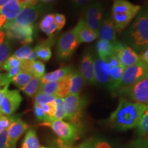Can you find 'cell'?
Instances as JSON below:
<instances>
[{"instance_id": "ac0fdd59", "label": "cell", "mask_w": 148, "mask_h": 148, "mask_svg": "<svg viewBox=\"0 0 148 148\" xmlns=\"http://www.w3.org/2000/svg\"><path fill=\"white\" fill-rule=\"evenodd\" d=\"M73 29L75 30L77 40L79 45L80 43L90 42L98 38L97 33L89 28L85 24L84 20L82 18H79L77 25L74 27Z\"/></svg>"}, {"instance_id": "30bf717a", "label": "cell", "mask_w": 148, "mask_h": 148, "mask_svg": "<svg viewBox=\"0 0 148 148\" xmlns=\"http://www.w3.org/2000/svg\"><path fill=\"white\" fill-rule=\"evenodd\" d=\"M5 36L9 39L18 40L23 45H26L33 41L34 33V25H14V26L3 27Z\"/></svg>"}, {"instance_id": "b9f144b4", "label": "cell", "mask_w": 148, "mask_h": 148, "mask_svg": "<svg viewBox=\"0 0 148 148\" xmlns=\"http://www.w3.org/2000/svg\"><path fill=\"white\" fill-rule=\"evenodd\" d=\"M7 140H8V130H3L0 132V148H9Z\"/></svg>"}, {"instance_id": "9f6ffc18", "label": "cell", "mask_w": 148, "mask_h": 148, "mask_svg": "<svg viewBox=\"0 0 148 148\" xmlns=\"http://www.w3.org/2000/svg\"><path fill=\"white\" fill-rule=\"evenodd\" d=\"M5 92H0V105H1V100H2L3 97V95H4Z\"/></svg>"}, {"instance_id": "836d02e7", "label": "cell", "mask_w": 148, "mask_h": 148, "mask_svg": "<svg viewBox=\"0 0 148 148\" xmlns=\"http://www.w3.org/2000/svg\"><path fill=\"white\" fill-rule=\"evenodd\" d=\"M55 99V96L48 95L45 92H38L34 96V104L42 105L45 103L53 102Z\"/></svg>"}, {"instance_id": "8992f818", "label": "cell", "mask_w": 148, "mask_h": 148, "mask_svg": "<svg viewBox=\"0 0 148 148\" xmlns=\"http://www.w3.org/2000/svg\"><path fill=\"white\" fill-rule=\"evenodd\" d=\"M64 103L65 119L69 123L80 125L82 110L86 104L84 98L79 95H69L64 98Z\"/></svg>"}, {"instance_id": "ab89813d", "label": "cell", "mask_w": 148, "mask_h": 148, "mask_svg": "<svg viewBox=\"0 0 148 148\" xmlns=\"http://www.w3.org/2000/svg\"><path fill=\"white\" fill-rule=\"evenodd\" d=\"M54 23L56 25L57 30H60L63 28L66 23V18L64 14H54Z\"/></svg>"}, {"instance_id": "f546056e", "label": "cell", "mask_w": 148, "mask_h": 148, "mask_svg": "<svg viewBox=\"0 0 148 148\" xmlns=\"http://www.w3.org/2000/svg\"><path fill=\"white\" fill-rule=\"evenodd\" d=\"M30 70L34 75L42 78L45 73V66L43 62L40 60H29Z\"/></svg>"}, {"instance_id": "d6986e66", "label": "cell", "mask_w": 148, "mask_h": 148, "mask_svg": "<svg viewBox=\"0 0 148 148\" xmlns=\"http://www.w3.org/2000/svg\"><path fill=\"white\" fill-rule=\"evenodd\" d=\"M78 71L86 84H95L93 71V58L90 53H86L82 57Z\"/></svg>"}, {"instance_id": "7a4b0ae2", "label": "cell", "mask_w": 148, "mask_h": 148, "mask_svg": "<svg viewBox=\"0 0 148 148\" xmlns=\"http://www.w3.org/2000/svg\"><path fill=\"white\" fill-rule=\"evenodd\" d=\"M126 42L134 50L142 52L148 48V16L145 10H140L127 29Z\"/></svg>"}, {"instance_id": "7dc6e473", "label": "cell", "mask_w": 148, "mask_h": 148, "mask_svg": "<svg viewBox=\"0 0 148 148\" xmlns=\"http://www.w3.org/2000/svg\"><path fill=\"white\" fill-rule=\"evenodd\" d=\"M140 60L143 62L144 63L148 64V48L140 52L139 55Z\"/></svg>"}, {"instance_id": "c3c4849f", "label": "cell", "mask_w": 148, "mask_h": 148, "mask_svg": "<svg viewBox=\"0 0 148 148\" xmlns=\"http://www.w3.org/2000/svg\"><path fill=\"white\" fill-rule=\"evenodd\" d=\"M95 148H111V146L108 142L99 140L95 144Z\"/></svg>"}, {"instance_id": "ee69618b", "label": "cell", "mask_w": 148, "mask_h": 148, "mask_svg": "<svg viewBox=\"0 0 148 148\" xmlns=\"http://www.w3.org/2000/svg\"><path fill=\"white\" fill-rule=\"evenodd\" d=\"M105 61H106L107 63L109 64V66H110V67H115V66L121 65L114 53L110 55Z\"/></svg>"}, {"instance_id": "ffe728a7", "label": "cell", "mask_w": 148, "mask_h": 148, "mask_svg": "<svg viewBox=\"0 0 148 148\" xmlns=\"http://www.w3.org/2000/svg\"><path fill=\"white\" fill-rule=\"evenodd\" d=\"M114 43L100 39L98 40L95 45L98 57L105 61L110 55L114 53Z\"/></svg>"}, {"instance_id": "94428289", "label": "cell", "mask_w": 148, "mask_h": 148, "mask_svg": "<svg viewBox=\"0 0 148 148\" xmlns=\"http://www.w3.org/2000/svg\"><path fill=\"white\" fill-rule=\"evenodd\" d=\"M40 148H49V147H40Z\"/></svg>"}, {"instance_id": "3957f363", "label": "cell", "mask_w": 148, "mask_h": 148, "mask_svg": "<svg viewBox=\"0 0 148 148\" xmlns=\"http://www.w3.org/2000/svg\"><path fill=\"white\" fill-rule=\"evenodd\" d=\"M141 7L127 0H113L111 8V18L116 32L120 34L137 16Z\"/></svg>"}, {"instance_id": "7402d4cb", "label": "cell", "mask_w": 148, "mask_h": 148, "mask_svg": "<svg viewBox=\"0 0 148 148\" xmlns=\"http://www.w3.org/2000/svg\"><path fill=\"white\" fill-rule=\"evenodd\" d=\"M54 40L50 38L48 40L40 42L34 48L36 49L37 58L42 61H48L51 57V51L50 47L53 45Z\"/></svg>"}, {"instance_id": "7c38bea8", "label": "cell", "mask_w": 148, "mask_h": 148, "mask_svg": "<svg viewBox=\"0 0 148 148\" xmlns=\"http://www.w3.org/2000/svg\"><path fill=\"white\" fill-rule=\"evenodd\" d=\"M110 66L106 61L99 57L93 59V71L95 84L110 90L111 79L110 76Z\"/></svg>"}, {"instance_id": "816d5d0a", "label": "cell", "mask_w": 148, "mask_h": 148, "mask_svg": "<svg viewBox=\"0 0 148 148\" xmlns=\"http://www.w3.org/2000/svg\"><path fill=\"white\" fill-rule=\"evenodd\" d=\"M92 143H93V141H92L91 139L88 140H86V141L84 142L83 143L80 144V145H79L78 146H77V147L75 148H89L90 145H91Z\"/></svg>"}, {"instance_id": "4fadbf2b", "label": "cell", "mask_w": 148, "mask_h": 148, "mask_svg": "<svg viewBox=\"0 0 148 148\" xmlns=\"http://www.w3.org/2000/svg\"><path fill=\"white\" fill-rule=\"evenodd\" d=\"M114 54L120 64L124 68L132 66L140 61L139 55L134 49L118 41L114 43Z\"/></svg>"}, {"instance_id": "e0dca14e", "label": "cell", "mask_w": 148, "mask_h": 148, "mask_svg": "<svg viewBox=\"0 0 148 148\" xmlns=\"http://www.w3.org/2000/svg\"><path fill=\"white\" fill-rule=\"evenodd\" d=\"M116 29L110 15H107L103 18L101 26L98 31V38L100 40H106L114 43L116 40Z\"/></svg>"}, {"instance_id": "e575fe53", "label": "cell", "mask_w": 148, "mask_h": 148, "mask_svg": "<svg viewBox=\"0 0 148 148\" xmlns=\"http://www.w3.org/2000/svg\"><path fill=\"white\" fill-rule=\"evenodd\" d=\"M40 106H41L42 110H43L44 113L45 114L46 117H47V121H50V120L54 119L56 113V103L54 101L53 102L40 105Z\"/></svg>"}, {"instance_id": "6125c7cd", "label": "cell", "mask_w": 148, "mask_h": 148, "mask_svg": "<svg viewBox=\"0 0 148 148\" xmlns=\"http://www.w3.org/2000/svg\"><path fill=\"white\" fill-rule=\"evenodd\" d=\"M1 74H0V78H1Z\"/></svg>"}, {"instance_id": "60d3db41", "label": "cell", "mask_w": 148, "mask_h": 148, "mask_svg": "<svg viewBox=\"0 0 148 148\" xmlns=\"http://www.w3.org/2000/svg\"><path fill=\"white\" fill-rule=\"evenodd\" d=\"M34 112L36 119L40 121H47V117H46L45 114L44 113L43 110L40 105L34 104Z\"/></svg>"}, {"instance_id": "83f0119b", "label": "cell", "mask_w": 148, "mask_h": 148, "mask_svg": "<svg viewBox=\"0 0 148 148\" xmlns=\"http://www.w3.org/2000/svg\"><path fill=\"white\" fill-rule=\"evenodd\" d=\"M71 73L68 74L67 75H66V76L62 77V79H60V80H58V90H57L56 97L64 98L66 96L69 95L70 79H71Z\"/></svg>"}, {"instance_id": "db71d44e", "label": "cell", "mask_w": 148, "mask_h": 148, "mask_svg": "<svg viewBox=\"0 0 148 148\" xmlns=\"http://www.w3.org/2000/svg\"><path fill=\"white\" fill-rule=\"evenodd\" d=\"M5 38V33L4 32V30L3 29H0V45H1L3 40Z\"/></svg>"}, {"instance_id": "bcb514c9", "label": "cell", "mask_w": 148, "mask_h": 148, "mask_svg": "<svg viewBox=\"0 0 148 148\" xmlns=\"http://www.w3.org/2000/svg\"><path fill=\"white\" fill-rule=\"evenodd\" d=\"M18 72H19V65L14 66V67L12 68L10 71H8V73L6 74V75L9 79H12V78L15 76V75L18 73Z\"/></svg>"}, {"instance_id": "5b68a950", "label": "cell", "mask_w": 148, "mask_h": 148, "mask_svg": "<svg viewBox=\"0 0 148 148\" xmlns=\"http://www.w3.org/2000/svg\"><path fill=\"white\" fill-rule=\"evenodd\" d=\"M148 76V64L139 61L137 63L125 68L119 88L115 94L130 87L140 79Z\"/></svg>"}, {"instance_id": "5bb4252c", "label": "cell", "mask_w": 148, "mask_h": 148, "mask_svg": "<svg viewBox=\"0 0 148 148\" xmlns=\"http://www.w3.org/2000/svg\"><path fill=\"white\" fill-rule=\"evenodd\" d=\"M21 101L22 97L18 90H6L0 105V113L10 116L17 110Z\"/></svg>"}, {"instance_id": "f5cc1de1", "label": "cell", "mask_w": 148, "mask_h": 148, "mask_svg": "<svg viewBox=\"0 0 148 148\" xmlns=\"http://www.w3.org/2000/svg\"><path fill=\"white\" fill-rule=\"evenodd\" d=\"M44 18H45L46 20H47L50 23H53V22H54V14H47V15L44 16Z\"/></svg>"}, {"instance_id": "d4e9b609", "label": "cell", "mask_w": 148, "mask_h": 148, "mask_svg": "<svg viewBox=\"0 0 148 148\" xmlns=\"http://www.w3.org/2000/svg\"><path fill=\"white\" fill-rule=\"evenodd\" d=\"M41 85V78L34 75L31 79V80L21 90L29 97H34L36 94L40 91Z\"/></svg>"}, {"instance_id": "8fae6325", "label": "cell", "mask_w": 148, "mask_h": 148, "mask_svg": "<svg viewBox=\"0 0 148 148\" xmlns=\"http://www.w3.org/2000/svg\"><path fill=\"white\" fill-rule=\"evenodd\" d=\"M41 10V5H24L18 16L10 23H7L3 27L14 26V25H32L38 18Z\"/></svg>"}, {"instance_id": "484cf974", "label": "cell", "mask_w": 148, "mask_h": 148, "mask_svg": "<svg viewBox=\"0 0 148 148\" xmlns=\"http://www.w3.org/2000/svg\"><path fill=\"white\" fill-rule=\"evenodd\" d=\"M36 132L34 129H30L27 131L24 137L21 148H40Z\"/></svg>"}, {"instance_id": "1f68e13d", "label": "cell", "mask_w": 148, "mask_h": 148, "mask_svg": "<svg viewBox=\"0 0 148 148\" xmlns=\"http://www.w3.org/2000/svg\"><path fill=\"white\" fill-rule=\"evenodd\" d=\"M136 131L140 136L148 135V108L145 111L136 126Z\"/></svg>"}, {"instance_id": "681fc988", "label": "cell", "mask_w": 148, "mask_h": 148, "mask_svg": "<svg viewBox=\"0 0 148 148\" xmlns=\"http://www.w3.org/2000/svg\"><path fill=\"white\" fill-rule=\"evenodd\" d=\"M51 23H50V22H49L47 21V20H46L45 18H42V19L41 20V21L40 22V24H39V27L40 28L41 30H42V29H46L50 25V24Z\"/></svg>"}, {"instance_id": "6f0895ef", "label": "cell", "mask_w": 148, "mask_h": 148, "mask_svg": "<svg viewBox=\"0 0 148 148\" xmlns=\"http://www.w3.org/2000/svg\"><path fill=\"white\" fill-rule=\"evenodd\" d=\"M40 1H42V2L48 3V2H50V1H53V0H40Z\"/></svg>"}, {"instance_id": "277c9868", "label": "cell", "mask_w": 148, "mask_h": 148, "mask_svg": "<svg viewBox=\"0 0 148 148\" xmlns=\"http://www.w3.org/2000/svg\"><path fill=\"white\" fill-rule=\"evenodd\" d=\"M40 125L49 127L52 130L59 138L62 148H71L75 140L79 138L80 125L55 119L42 122Z\"/></svg>"}, {"instance_id": "2e32d148", "label": "cell", "mask_w": 148, "mask_h": 148, "mask_svg": "<svg viewBox=\"0 0 148 148\" xmlns=\"http://www.w3.org/2000/svg\"><path fill=\"white\" fill-rule=\"evenodd\" d=\"M28 125L20 119H16L11 123L8 130L7 143L9 148H15L16 143L20 136L28 129Z\"/></svg>"}, {"instance_id": "74e56055", "label": "cell", "mask_w": 148, "mask_h": 148, "mask_svg": "<svg viewBox=\"0 0 148 148\" xmlns=\"http://www.w3.org/2000/svg\"><path fill=\"white\" fill-rule=\"evenodd\" d=\"M14 119L10 116H6L0 113V125L3 130H8Z\"/></svg>"}, {"instance_id": "9c48e42d", "label": "cell", "mask_w": 148, "mask_h": 148, "mask_svg": "<svg viewBox=\"0 0 148 148\" xmlns=\"http://www.w3.org/2000/svg\"><path fill=\"white\" fill-rule=\"evenodd\" d=\"M82 18L87 26L97 32L103 19V6L101 3L92 2L85 7Z\"/></svg>"}, {"instance_id": "d590c367", "label": "cell", "mask_w": 148, "mask_h": 148, "mask_svg": "<svg viewBox=\"0 0 148 148\" xmlns=\"http://www.w3.org/2000/svg\"><path fill=\"white\" fill-rule=\"evenodd\" d=\"M32 48L27 45L23 46L16 50L13 56L16 58L20 60H25L32 51Z\"/></svg>"}, {"instance_id": "8d00e7d4", "label": "cell", "mask_w": 148, "mask_h": 148, "mask_svg": "<svg viewBox=\"0 0 148 148\" xmlns=\"http://www.w3.org/2000/svg\"><path fill=\"white\" fill-rule=\"evenodd\" d=\"M21 62V60H18V59L16 58L13 55L10 56L5 60L4 63L3 64L2 69L4 70V71H9L12 68L14 67V66L20 65Z\"/></svg>"}, {"instance_id": "f907efd6", "label": "cell", "mask_w": 148, "mask_h": 148, "mask_svg": "<svg viewBox=\"0 0 148 148\" xmlns=\"http://www.w3.org/2000/svg\"><path fill=\"white\" fill-rule=\"evenodd\" d=\"M18 1L24 5H36L38 0H18Z\"/></svg>"}, {"instance_id": "11a10c76", "label": "cell", "mask_w": 148, "mask_h": 148, "mask_svg": "<svg viewBox=\"0 0 148 148\" xmlns=\"http://www.w3.org/2000/svg\"><path fill=\"white\" fill-rule=\"evenodd\" d=\"M9 1H10V0H0V10H1V9Z\"/></svg>"}, {"instance_id": "ba28073f", "label": "cell", "mask_w": 148, "mask_h": 148, "mask_svg": "<svg viewBox=\"0 0 148 148\" xmlns=\"http://www.w3.org/2000/svg\"><path fill=\"white\" fill-rule=\"evenodd\" d=\"M116 95L130 99L133 102L148 106V76L140 79L130 87L118 92Z\"/></svg>"}, {"instance_id": "9a60e30c", "label": "cell", "mask_w": 148, "mask_h": 148, "mask_svg": "<svg viewBox=\"0 0 148 148\" xmlns=\"http://www.w3.org/2000/svg\"><path fill=\"white\" fill-rule=\"evenodd\" d=\"M24 5L18 0H10L0 10V29H1L7 23L14 20L20 13Z\"/></svg>"}, {"instance_id": "4dcf8cb0", "label": "cell", "mask_w": 148, "mask_h": 148, "mask_svg": "<svg viewBox=\"0 0 148 148\" xmlns=\"http://www.w3.org/2000/svg\"><path fill=\"white\" fill-rule=\"evenodd\" d=\"M56 103V113L54 116L55 119L62 120L65 119V108H64V98L55 97L54 99Z\"/></svg>"}, {"instance_id": "6da1fadb", "label": "cell", "mask_w": 148, "mask_h": 148, "mask_svg": "<svg viewBox=\"0 0 148 148\" xmlns=\"http://www.w3.org/2000/svg\"><path fill=\"white\" fill-rule=\"evenodd\" d=\"M147 108V105L133 102L121 97L116 108L109 116L108 124L111 127L121 131L136 127Z\"/></svg>"}, {"instance_id": "44dd1931", "label": "cell", "mask_w": 148, "mask_h": 148, "mask_svg": "<svg viewBox=\"0 0 148 148\" xmlns=\"http://www.w3.org/2000/svg\"><path fill=\"white\" fill-rule=\"evenodd\" d=\"M85 81L79 71H73L71 74L69 95H79L85 85Z\"/></svg>"}, {"instance_id": "7bdbcfd3", "label": "cell", "mask_w": 148, "mask_h": 148, "mask_svg": "<svg viewBox=\"0 0 148 148\" xmlns=\"http://www.w3.org/2000/svg\"><path fill=\"white\" fill-rule=\"evenodd\" d=\"M93 1L94 0H71V2L75 8H82L87 6L93 2Z\"/></svg>"}, {"instance_id": "4316f807", "label": "cell", "mask_w": 148, "mask_h": 148, "mask_svg": "<svg viewBox=\"0 0 148 148\" xmlns=\"http://www.w3.org/2000/svg\"><path fill=\"white\" fill-rule=\"evenodd\" d=\"M34 76V74L32 72L19 71V72L12 78V82L17 87L19 88V89H21L31 80V79Z\"/></svg>"}, {"instance_id": "f6af8a7d", "label": "cell", "mask_w": 148, "mask_h": 148, "mask_svg": "<svg viewBox=\"0 0 148 148\" xmlns=\"http://www.w3.org/2000/svg\"><path fill=\"white\" fill-rule=\"evenodd\" d=\"M56 30H57L56 25V24H55L54 22H53V23H51L50 24V25H49V26L47 28L42 29V31L44 33H45L46 34L48 35V36H51L53 33L55 31H56Z\"/></svg>"}, {"instance_id": "d6a6232c", "label": "cell", "mask_w": 148, "mask_h": 148, "mask_svg": "<svg viewBox=\"0 0 148 148\" xmlns=\"http://www.w3.org/2000/svg\"><path fill=\"white\" fill-rule=\"evenodd\" d=\"M58 86V81H53V82H48L42 84L40 91L45 92L48 95L56 96L57 90Z\"/></svg>"}, {"instance_id": "f1b7e54d", "label": "cell", "mask_w": 148, "mask_h": 148, "mask_svg": "<svg viewBox=\"0 0 148 148\" xmlns=\"http://www.w3.org/2000/svg\"><path fill=\"white\" fill-rule=\"evenodd\" d=\"M11 51L10 39L5 36L1 45H0V70L2 69L5 60L10 56Z\"/></svg>"}, {"instance_id": "680465c9", "label": "cell", "mask_w": 148, "mask_h": 148, "mask_svg": "<svg viewBox=\"0 0 148 148\" xmlns=\"http://www.w3.org/2000/svg\"><path fill=\"white\" fill-rule=\"evenodd\" d=\"M3 128H2V127H1V125H0V132H1V131H2L3 130Z\"/></svg>"}, {"instance_id": "cb8c5ba5", "label": "cell", "mask_w": 148, "mask_h": 148, "mask_svg": "<svg viewBox=\"0 0 148 148\" xmlns=\"http://www.w3.org/2000/svg\"><path fill=\"white\" fill-rule=\"evenodd\" d=\"M124 69L125 68L122 65L115 66V67H110V76L111 79V86L110 90L111 92H114L119 88Z\"/></svg>"}, {"instance_id": "f35d334b", "label": "cell", "mask_w": 148, "mask_h": 148, "mask_svg": "<svg viewBox=\"0 0 148 148\" xmlns=\"http://www.w3.org/2000/svg\"><path fill=\"white\" fill-rule=\"evenodd\" d=\"M127 148H148V138H140L134 140Z\"/></svg>"}, {"instance_id": "52a82bcc", "label": "cell", "mask_w": 148, "mask_h": 148, "mask_svg": "<svg viewBox=\"0 0 148 148\" xmlns=\"http://www.w3.org/2000/svg\"><path fill=\"white\" fill-rule=\"evenodd\" d=\"M78 45L74 29L64 32L57 42V56L60 60H68L72 56Z\"/></svg>"}, {"instance_id": "603a6c76", "label": "cell", "mask_w": 148, "mask_h": 148, "mask_svg": "<svg viewBox=\"0 0 148 148\" xmlns=\"http://www.w3.org/2000/svg\"><path fill=\"white\" fill-rule=\"evenodd\" d=\"M73 71V69L70 66H65V67H62L56 69V71H53L51 73L45 74L44 76L41 78L42 84L48 82L60 80V79L71 73Z\"/></svg>"}, {"instance_id": "91938a15", "label": "cell", "mask_w": 148, "mask_h": 148, "mask_svg": "<svg viewBox=\"0 0 148 148\" xmlns=\"http://www.w3.org/2000/svg\"><path fill=\"white\" fill-rule=\"evenodd\" d=\"M146 13H147V16H148V8L146 9Z\"/></svg>"}]
</instances>
